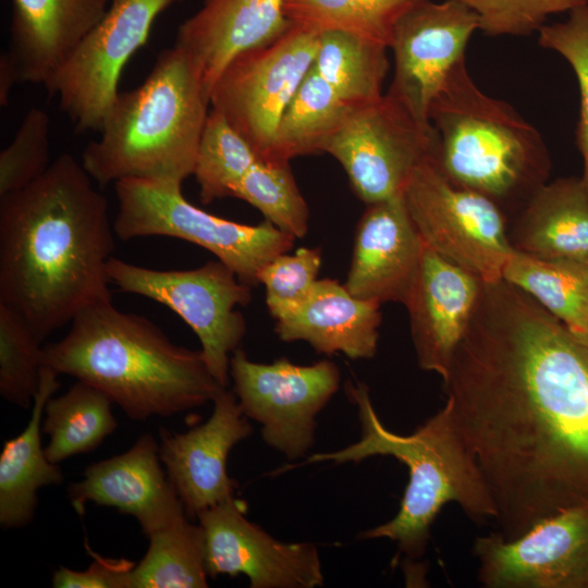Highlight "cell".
Returning a JSON list of instances; mask_svg holds the SVG:
<instances>
[{"label":"cell","instance_id":"1","mask_svg":"<svg viewBox=\"0 0 588 588\" xmlns=\"http://www.w3.org/2000/svg\"><path fill=\"white\" fill-rule=\"evenodd\" d=\"M442 382L504 538L588 503V348L530 295L482 281Z\"/></svg>","mask_w":588,"mask_h":588},{"label":"cell","instance_id":"2","mask_svg":"<svg viewBox=\"0 0 588 588\" xmlns=\"http://www.w3.org/2000/svg\"><path fill=\"white\" fill-rule=\"evenodd\" d=\"M70 154L0 197V304L44 341L85 308L112 302L114 249L106 196Z\"/></svg>","mask_w":588,"mask_h":588},{"label":"cell","instance_id":"3","mask_svg":"<svg viewBox=\"0 0 588 588\" xmlns=\"http://www.w3.org/2000/svg\"><path fill=\"white\" fill-rule=\"evenodd\" d=\"M41 363L100 390L133 420L201 406L225 389L201 351L174 344L149 319L112 302L82 310L61 340L44 346Z\"/></svg>","mask_w":588,"mask_h":588},{"label":"cell","instance_id":"4","mask_svg":"<svg viewBox=\"0 0 588 588\" xmlns=\"http://www.w3.org/2000/svg\"><path fill=\"white\" fill-rule=\"evenodd\" d=\"M346 393L357 406L360 439L334 452L313 454L306 463H358L389 455L408 468V483L396 515L362 531L359 539L387 538L396 543L400 553L417 560L425 554L431 526L446 503H457L477 523L495 520L494 501L457 425L450 399L413 433L403 436L381 422L365 383L347 382Z\"/></svg>","mask_w":588,"mask_h":588},{"label":"cell","instance_id":"5","mask_svg":"<svg viewBox=\"0 0 588 588\" xmlns=\"http://www.w3.org/2000/svg\"><path fill=\"white\" fill-rule=\"evenodd\" d=\"M209 106L189 54L167 48L138 87L119 93L82 164L102 187L124 179L182 186L194 173Z\"/></svg>","mask_w":588,"mask_h":588},{"label":"cell","instance_id":"6","mask_svg":"<svg viewBox=\"0 0 588 588\" xmlns=\"http://www.w3.org/2000/svg\"><path fill=\"white\" fill-rule=\"evenodd\" d=\"M428 119L443 174L491 199L509 220L548 183L551 159L540 133L511 105L483 94L465 58L451 70Z\"/></svg>","mask_w":588,"mask_h":588},{"label":"cell","instance_id":"7","mask_svg":"<svg viewBox=\"0 0 588 588\" xmlns=\"http://www.w3.org/2000/svg\"><path fill=\"white\" fill-rule=\"evenodd\" d=\"M114 188L118 211L112 225L120 240L169 236L187 241L213 254L252 287L259 284L262 267L294 245V236L268 220L249 225L201 210L185 199L181 185L124 179Z\"/></svg>","mask_w":588,"mask_h":588},{"label":"cell","instance_id":"8","mask_svg":"<svg viewBox=\"0 0 588 588\" xmlns=\"http://www.w3.org/2000/svg\"><path fill=\"white\" fill-rule=\"evenodd\" d=\"M107 273L120 291L148 297L177 314L199 339L211 375L226 388L230 355L246 333L237 307L250 303L252 286L220 260L192 270H155L112 257Z\"/></svg>","mask_w":588,"mask_h":588},{"label":"cell","instance_id":"9","mask_svg":"<svg viewBox=\"0 0 588 588\" xmlns=\"http://www.w3.org/2000/svg\"><path fill=\"white\" fill-rule=\"evenodd\" d=\"M403 196L426 246L483 282L502 279L513 247L509 219L497 204L452 183L433 155L416 167Z\"/></svg>","mask_w":588,"mask_h":588},{"label":"cell","instance_id":"10","mask_svg":"<svg viewBox=\"0 0 588 588\" xmlns=\"http://www.w3.org/2000/svg\"><path fill=\"white\" fill-rule=\"evenodd\" d=\"M319 34L292 25L269 44L236 56L210 91L219 111L264 160L280 118L311 69Z\"/></svg>","mask_w":588,"mask_h":588},{"label":"cell","instance_id":"11","mask_svg":"<svg viewBox=\"0 0 588 588\" xmlns=\"http://www.w3.org/2000/svg\"><path fill=\"white\" fill-rule=\"evenodd\" d=\"M180 0H112L100 22L45 86L77 132L100 131L124 65L146 44L157 16Z\"/></svg>","mask_w":588,"mask_h":588},{"label":"cell","instance_id":"12","mask_svg":"<svg viewBox=\"0 0 588 588\" xmlns=\"http://www.w3.org/2000/svg\"><path fill=\"white\" fill-rule=\"evenodd\" d=\"M230 376L244 415L261 425L265 443L289 461L304 456L315 441L316 416L340 385L339 367L322 359L295 365L248 359L241 348L230 357Z\"/></svg>","mask_w":588,"mask_h":588},{"label":"cell","instance_id":"13","mask_svg":"<svg viewBox=\"0 0 588 588\" xmlns=\"http://www.w3.org/2000/svg\"><path fill=\"white\" fill-rule=\"evenodd\" d=\"M433 128L419 125L389 93L352 108L323 152L346 172L356 195L367 205L403 193L416 167L433 155Z\"/></svg>","mask_w":588,"mask_h":588},{"label":"cell","instance_id":"14","mask_svg":"<svg viewBox=\"0 0 588 588\" xmlns=\"http://www.w3.org/2000/svg\"><path fill=\"white\" fill-rule=\"evenodd\" d=\"M477 578L487 588H588V503L563 509L514 539H475Z\"/></svg>","mask_w":588,"mask_h":588},{"label":"cell","instance_id":"15","mask_svg":"<svg viewBox=\"0 0 588 588\" xmlns=\"http://www.w3.org/2000/svg\"><path fill=\"white\" fill-rule=\"evenodd\" d=\"M245 514V502L233 495L197 515L208 577L244 575L252 588H314L323 584L314 543L282 542Z\"/></svg>","mask_w":588,"mask_h":588},{"label":"cell","instance_id":"16","mask_svg":"<svg viewBox=\"0 0 588 588\" xmlns=\"http://www.w3.org/2000/svg\"><path fill=\"white\" fill-rule=\"evenodd\" d=\"M480 29L477 14L456 0H425L396 24L390 48L394 75L389 94L416 122L432 128L429 108L467 42Z\"/></svg>","mask_w":588,"mask_h":588},{"label":"cell","instance_id":"17","mask_svg":"<svg viewBox=\"0 0 588 588\" xmlns=\"http://www.w3.org/2000/svg\"><path fill=\"white\" fill-rule=\"evenodd\" d=\"M212 402L204 424L180 433L160 429L159 456L188 517L234 495L228 455L253 432L234 391L225 388Z\"/></svg>","mask_w":588,"mask_h":588},{"label":"cell","instance_id":"18","mask_svg":"<svg viewBox=\"0 0 588 588\" xmlns=\"http://www.w3.org/2000/svg\"><path fill=\"white\" fill-rule=\"evenodd\" d=\"M482 280L424 244L420 266L404 302L418 366L444 381L474 316Z\"/></svg>","mask_w":588,"mask_h":588},{"label":"cell","instance_id":"19","mask_svg":"<svg viewBox=\"0 0 588 588\" xmlns=\"http://www.w3.org/2000/svg\"><path fill=\"white\" fill-rule=\"evenodd\" d=\"M160 462L159 443L142 434L126 452L89 465L69 487L73 509L82 515L88 502L114 507L136 518L148 537L186 514Z\"/></svg>","mask_w":588,"mask_h":588},{"label":"cell","instance_id":"20","mask_svg":"<svg viewBox=\"0 0 588 588\" xmlns=\"http://www.w3.org/2000/svg\"><path fill=\"white\" fill-rule=\"evenodd\" d=\"M422 252L403 193L369 204L356 226L344 285L360 299L404 304Z\"/></svg>","mask_w":588,"mask_h":588},{"label":"cell","instance_id":"21","mask_svg":"<svg viewBox=\"0 0 588 588\" xmlns=\"http://www.w3.org/2000/svg\"><path fill=\"white\" fill-rule=\"evenodd\" d=\"M10 47L19 83H49L112 0H11Z\"/></svg>","mask_w":588,"mask_h":588},{"label":"cell","instance_id":"22","mask_svg":"<svg viewBox=\"0 0 588 588\" xmlns=\"http://www.w3.org/2000/svg\"><path fill=\"white\" fill-rule=\"evenodd\" d=\"M290 26L284 0H204L179 26L174 45L189 54L210 93L236 56L271 42Z\"/></svg>","mask_w":588,"mask_h":588},{"label":"cell","instance_id":"23","mask_svg":"<svg viewBox=\"0 0 588 588\" xmlns=\"http://www.w3.org/2000/svg\"><path fill=\"white\" fill-rule=\"evenodd\" d=\"M380 304L352 295L333 279H318L308 298L275 320L284 342L305 341L326 355L342 353L351 359L371 358L377 352Z\"/></svg>","mask_w":588,"mask_h":588},{"label":"cell","instance_id":"24","mask_svg":"<svg viewBox=\"0 0 588 588\" xmlns=\"http://www.w3.org/2000/svg\"><path fill=\"white\" fill-rule=\"evenodd\" d=\"M507 234L518 252L588 265V192L581 177L544 184L509 220Z\"/></svg>","mask_w":588,"mask_h":588},{"label":"cell","instance_id":"25","mask_svg":"<svg viewBox=\"0 0 588 588\" xmlns=\"http://www.w3.org/2000/svg\"><path fill=\"white\" fill-rule=\"evenodd\" d=\"M58 376L42 366L25 429L3 443L0 454V525L3 528L29 524L38 503L37 491L45 486L60 485L64 479L59 464L48 460L40 436L45 405L60 387Z\"/></svg>","mask_w":588,"mask_h":588},{"label":"cell","instance_id":"26","mask_svg":"<svg viewBox=\"0 0 588 588\" xmlns=\"http://www.w3.org/2000/svg\"><path fill=\"white\" fill-rule=\"evenodd\" d=\"M502 279L530 295L579 342L584 339L588 332V265L513 248Z\"/></svg>","mask_w":588,"mask_h":588},{"label":"cell","instance_id":"27","mask_svg":"<svg viewBox=\"0 0 588 588\" xmlns=\"http://www.w3.org/2000/svg\"><path fill=\"white\" fill-rule=\"evenodd\" d=\"M351 109L310 69L284 109L272 146L262 161L289 163L296 157L323 152Z\"/></svg>","mask_w":588,"mask_h":588},{"label":"cell","instance_id":"28","mask_svg":"<svg viewBox=\"0 0 588 588\" xmlns=\"http://www.w3.org/2000/svg\"><path fill=\"white\" fill-rule=\"evenodd\" d=\"M111 404L103 392L78 380L64 394L51 396L41 426L50 438L48 460L59 464L98 448L118 427Z\"/></svg>","mask_w":588,"mask_h":588},{"label":"cell","instance_id":"29","mask_svg":"<svg viewBox=\"0 0 588 588\" xmlns=\"http://www.w3.org/2000/svg\"><path fill=\"white\" fill-rule=\"evenodd\" d=\"M388 47L338 30L323 32L311 69L317 72L348 107L379 99L387 76Z\"/></svg>","mask_w":588,"mask_h":588},{"label":"cell","instance_id":"30","mask_svg":"<svg viewBox=\"0 0 588 588\" xmlns=\"http://www.w3.org/2000/svg\"><path fill=\"white\" fill-rule=\"evenodd\" d=\"M187 517L148 536L147 552L130 574V588L208 587L203 529Z\"/></svg>","mask_w":588,"mask_h":588},{"label":"cell","instance_id":"31","mask_svg":"<svg viewBox=\"0 0 588 588\" xmlns=\"http://www.w3.org/2000/svg\"><path fill=\"white\" fill-rule=\"evenodd\" d=\"M422 1L284 0V14L309 32H345L390 48L399 21Z\"/></svg>","mask_w":588,"mask_h":588},{"label":"cell","instance_id":"32","mask_svg":"<svg viewBox=\"0 0 588 588\" xmlns=\"http://www.w3.org/2000/svg\"><path fill=\"white\" fill-rule=\"evenodd\" d=\"M259 160L249 143L211 109L199 142L193 175L203 204L231 197V189Z\"/></svg>","mask_w":588,"mask_h":588},{"label":"cell","instance_id":"33","mask_svg":"<svg viewBox=\"0 0 588 588\" xmlns=\"http://www.w3.org/2000/svg\"><path fill=\"white\" fill-rule=\"evenodd\" d=\"M231 197L248 203L295 238L308 231L309 209L289 163L258 160L232 187Z\"/></svg>","mask_w":588,"mask_h":588},{"label":"cell","instance_id":"34","mask_svg":"<svg viewBox=\"0 0 588 588\" xmlns=\"http://www.w3.org/2000/svg\"><path fill=\"white\" fill-rule=\"evenodd\" d=\"M41 342L20 315L0 304V394L24 409L38 391Z\"/></svg>","mask_w":588,"mask_h":588},{"label":"cell","instance_id":"35","mask_svg":"<svg viewBox=\"0 0 588 588\" xmlns=\"http://www.w3.org/2000/svg\"><path fill=\"white\" fill-rule=\"evenodd\" d=\"M50 118L40 108L26 112L12 142L0 152V197L21 191L51 164Z\"/></svg>","mask_w":588,"mask_h":588},{"label":"cell","instance_id":"36","mask_svg":"<svg viewBox=\"0 0 588 588\" xmlns=\"http://www.w3.org/2000/svg\"><path fill=\"white\" fill-rule=\"evenodd\" d=\"M318 247H299L293 255H278L259 272V284L266 290V305L274 320L301 306L310 295L321 268Z\"/></svg>","mask_w":588,"mask_h":588},{"label":"cell","instance_id":"37","mask_svg":"<svg viewBox=\"0 0 588 588\" xmlns=\"http://www.w3.org/2000/svg\"><path fill=\"white\" fill-rule=\"evenodd\" d=\"M538 32L539 45L561 54L578 81L580 111L576 140L584 163L581 181L588 192V4L571 11L565 22L544 24Z\"/></svg>","mask_w":588,"mask_h":588},{"label":"cell","instance_id":"38","mask_svg":"<svg viewBox=\"0 0 588 588\" xmlns=\"http://www.w3.org/2000/svg\"><path fill=\"white\" fill-rule=\"evenodd\" d=\"M473 10L480 30L490 36L528 35L539 30L549 15L571 12L588 0H456Z\"/></svg>","mask_w":588,"mask_h":588},{"label":"cell","instance_id":"39","mask_svg":"<svg viewBox=\"0 0 588 588\" xmlns=\"http://www.w3.org/2000/svg\"><path fill=\"white\" fill-rule=\"evenodd\" d=\"M94 561L85 571L60 566L52 577L56 588H130V574L135 563L126 559L103 558L86 543Z\"/></svg>","mask_w":588,"mask_h":588},{"label":"cell","instance_id":"40","mask_svg":"<svg viewBox=\"0 0 588 588\" xmlns=\"http://www.w3.org/2000/svg\"><path fill=\"white\" fill-rule=\"evenodd\" d=\"M19 77L13 62L7 51L0 57V105L7 107L10 99V93Z\"/></svg>","mask_w":588,"mask_h":588},{"label":"cell","instance_id":"41","mask_svg":"<svg viewBox=\"0 0 588 588\" xmlns=\"http://www.w3.org/2000/svg\"><path fill=\"white\" fill-rule=\"evenodd\" d=\"M580 343H583L588 348V332L586 333L584 339L580 341Z\"/></svg>","mask_w":588,"mask_h":588}]
</instances>
